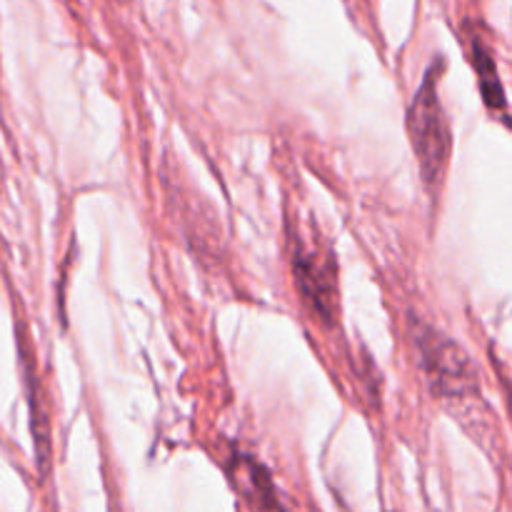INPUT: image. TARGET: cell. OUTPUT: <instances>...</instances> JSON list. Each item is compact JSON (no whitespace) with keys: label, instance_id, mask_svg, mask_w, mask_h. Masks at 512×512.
Here are the masks:
<instances>
[{"label":"cell","instance_id":"cell-1","mask_svg":"<svg viewBox=\"0 0 512 512\" xmlns=\"http://www.w3.org/2000/svg\"><path fill=\"white\" fill-rule=\"evenodd\" d=\"M440 63L425 75L408 110V135L420 165V178L430 193H438L450 158V125L438 95Z\"/></svg>","mask_w":512,"mask_h":512},{"label":"cell","instance_id":"cell-2","mask_svg":"<svg viewBox=\"0 0 512 512\" xmlns=\"http://www.w3.org/2000/svg\"><path fill=\"white\" fill-rule=\"evenodd\" d=\"M415 343H418L420 355H423V368L435 393L465 395L468 390L475 388L473 365L453 340L443 338L435 330L423 328L415 333Z\"/></svg>","mask_w":512,"mask_h":512},{"label":"cell","instance_id":"cell-3","mask_svg":"<svg viewBox=\"0 0 512 512\" xmlns=\"http://www.w3.org/2000/svg\"><path fill=\"white\" fill-rule=\"evenodd\" d=\"M293 270L295 283L300 295L310 303V308L323 320L333 318L335 313V265L328 253H320L318 248H308L300 238L293 243Z\"/></svg>","mask_w":512,"mask_h":512},{"label":"cell","instance_id":"cell-4","mask_svg":"<svg viewBox=\"0 0 512 512\" xmlns=\"http://www.w3.org/2000/svg\"><path fill=\"white\" fill-rule=\"evenodd\" d=\"M475 58H478V70H480V83H483V95L490 105H503V95H500L498 78H495V70L490 58L485 55V50L480 45H475Z\"/></svg>","mask_w":512,"mask_h":512}]
</instances>
